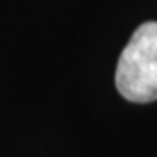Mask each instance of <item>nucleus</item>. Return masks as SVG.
Masks as SVG:
<instances>
[{
    "label": "nucleus",
    "instance_id": "nucleus-1",
    "mask_svg": "<svg viewBox=\"0 0 157 157\" xmlns=\"http://www.w3.org/2000/svg\"><path fill=\"white\" fill-rule=\"evenodd\" d=\"M115 86L133 103L157 100V21L140 25L122 49L115 70Z\"/></svg>",
    "mask_w": 157,
    "mask_h": 157
}]
</instances>
